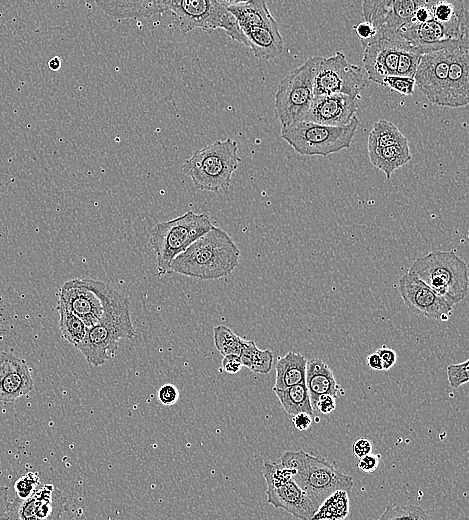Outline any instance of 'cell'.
Listing matches in <instances>:
<instances>
[{
  "label": "cell",
  "mask_w": 469,
  "mask_h": 520,
  "mask_svg": "<svg viewBox=\"0 0 469 520\" xmlns=\"http://www.w3.org/2000/svg\"><path fill=\"white\" fill-rule=\"evenodd\" d=\"M421 56L419 46L404 41L399 52L396 76L414 78Z\"/></svg>",
  "instance_id": "1f68e13d"
},
{
  "label": "cell",
  "mask_w": 469,
  "mask_h": 520,
  "mask_svg": "<svg viewBox=\"0 0 469 520\" xmlns=\"http://www.w3.org/2000/svg\"><path fill=\"white\" fill-rule=\"evenodd\" d=\"M106 14L119 19L149 17L168 11V0L96 1Z\"/></svg>",
  "instance_id": "cb8c5ba5"
},
{
  "label": "cell",
  "mask_w": 469,
  "mask_h": 520,
  "mask_svg": "<svg viewBox=\"0 0 469 520\" xmlns=\"http://www.w3.org/2000/svg\"><path fill=\"white\" fill-rule=\"evenodd\" d=\"M457 42L445 40L419 46L422 56L414 75L415 85L430 102L438 106H441L449 65Z\"/></svg>",
  "instance_id": "4fadbf2b"
},
{
  "label": "cell",
  "mask_w": 469,
  "mask_h": 520,
  "mask_svg": "<svg viewBox=\"0 0 469 520\" xmlns=\"http://www.w3.org/2000/svg\"><path fill=\"white\" fill-rule=\"evenodd\" d=\"M312 416L308 413L301 412L292 416V423L299 431H306L312 424Z\"/></svg>",
  "instance_id": "c3c4849f"
},
{
  "label": "cell",
  "mask_w": 469,
  "mask_h": 520,
  "mask_svg": "<svg viewBox=\"0 0 469 520\" xmlns=\"http://www.w3.org/2000/svg\"><path fill=\"white\" fill-rule=\"evenodd\" d=\"M280 464L291 469L293 480L318 505L337 490L350 494L354 484L352 477L339 472L323 457L303 450L285 451Z\"/></svg>",
  "instance_id": "8992f818"
},
{
  "label": "cell",
  "mask_w": 469,
  "mask_h": 520,
  "mask_svg": "<svg viewBox=\"0 0 469 520\" xmlns=\"http://www.w3.org/2000/svg\"><path fill=\"white\" fill-rule=\"evenodd\" d=\"M358 124L356 116L340 127L301 121L281 128V137L301 155L327 156L350 147Z\"/></svg>",
  "instance_id": "9c48e42d"
},
{
  "label": "cell",
  "mask_w": 469,
  "mask_h": 520,
  "mask_svg": "<svg viewBox=\"0 0 469 520\" xmlns=\"http://www.w3.org/2000/svg\"><path fill=\"white\" fill-rule=\"evenodd\" d=\"M135 335L129 299L120 292L101 321L88 328L85 338L76 348L89 364L98 367L115 357L120 340Z\"/></svg>",
  "instance_id": "277c9868"
},
{
  "label": "cell",
  "mask_w": 469,
  "mask_h": 520,
  "mask_svg": "<svg viewBox=\"0 0 469 520\" xmlns=\"http://www.w3.org/2000/svg\"><path fill=\"white\" fill-rule=\"evenodd\" d=\"M368 78L361 67L346 60L343 52L322 57L314 78L313 94H343L353 99L367 87Z\"/></svg>",
  "instance_id": "7c38bea8"
},
{
  "label": "cell",
  "mask_w": 469,
  "mask_h": 520,
  "mask_svg": "<svg viewBox=\"0 0 469 520\" xmlns=\"http://www.w3.org/2000/svg\"><path fill=\"white\" fill-rule=\"evenodd\" d=\"M227 8L241 30L249 27L278 26L265 1H228Z\"/></svg>",
  "instance_id": "603a6c76"
},
{
  "label": "cell",
  "mask_w": 469,
  "mask_h": 520,
  "mask_svg": "<svg viewBox=\"0 0 469 520\" xmlns=\"http://www.w3.org/2000/svg\"><path fill=\"white\" fill-rule=\"evenodd\" d=\"M213 226L207 214L193 211L154 225L148 240L155 254L158 274L170 273L171 262Z\"/></svg>",
  "instance_id": "5b68a950"
},
{
  "label": "cell",
  "mask_w": 469,
  "mask_h": 520,
  "mask_svg": "<svg viewBox=\"0 0 469 520\" xmlns=\"http://www.w3.org/2000/svg\"><path fill=\"white\" fill-rule=\"evenodd\" d=\"M33 386L29 367L13 372L0 382V401L12 402L31 392Z\"/></svg>",
  "instance_id": "83f0119b"
},
{
  "label": "cell",
  "mask_w": 469,
  "mask_h": 520,
  "mask_svg": "<svg viewBox=\"0 0 469 520\" xmlns=\"http://www.w3.org/2000/svg\"><path fill=\"white\" fill-rule=\"evenodd\" d=\"M157 397L161 404L171 406L178 401L179 391L175 385L166 383L159 388Z\"/></svg>",
  "instance_id": "60d3db41"
},
{
  "label": "cell",
  "mask_w": 469,
  "mask_h": 520,
  "mask_svg": "<svg viewBox=\"0 0 469 520\" xmlns=\"http://www.w3.org/2000/svg\"><path fill=\"white\" fill-rule=\"evenodd\" d=\"M59 330L62 338L74 345H79L86 336L87 326L73 313L58 303Z\"/></svg>",
  "instance_id": "4dcf8cb0"
},
{
  "label": "cell",
  "mask_w": 469,
  "mask_h": 520,
  "mask_svg": "<svg viewBox=\"0 0 469 520\" xmlns=\"http://www.w3.org/2000/svg\"><path fill=\"white\" fill-rule=\"evenodd\" d=\"M305 385L309 393L312 409L319 396L331 395L337 399L342 390L331 368L319 358L307 360Z\"/></svg>",
  "instance_id": "44dd1931"
},
{
  "label": "cell",
  "mask_w": 469,
  "mask_h": 520,
  "mask_svg": "<svg viewBox=\"0 0 469 520\" xmlns=\"http://www.w3.org/2000/svg\"><path fill=\"white\" fill-rule=\"evenodd\" d=\"M419 0H366L362 2L364 21L377 31V40L399 36L418 6Z\"/></svg>",
  "instance_id": "5bb4252c"
},
{
  "label": "cell",
  "mask_w": 469,
  "mask_h": 520,
  "mask_svg": "<svg viewBox=\"0 0 469 520\" xmlns=\"http://www.w3.org/2000/svg\"><path fill=\"white\" fill-rule=\"evenodd\" d=\"M398 290L404 303L417 314L440 321H447L451 315L452 306L408 272L399 279Z\"/></svg>",
  "instance_id": "2e32d148"
},
{
  "label": "cell",
  "mask_w": 469,
  "mask_h": 520,
  "mask_svg": "<svg viewBox=\"0 0 469 520\" xmlns=\"http://www.w3.org/2000/svg\"><path fill=\"white\" fill-rule=\"evenodd\" d=\"M239 257L240 250L230 235L213 226L171 262L169 271L199 280H216L231 274Z\"/></svg>",
  "instance_id": "6da1fadb"
},
{
  "label": "cell",
  "mask_w": 469,
  "mask_h": 520,
  "mask_svg": "<svg viewBox=\"0 0 469 520\" xmlns=\"http://www.w3.org/2000/svg\"><path fill=\"white\" fill-rule=\"evenodd\" d=\"M262 475L269 504L284 509L299 520H312L319 505L296 484L291 469L266 461L262 466Z\"/></svg>",
  "instance_id": "8fae6325"
},
{
  "label": "cell",
  "mask_w": 469,
  "mask_h": 520,
  "mask_svg": "<svg viewBox=\"0 0 469 520\" xmlns=\"http://www.w3.org/2000/svg\"><path fill=\"white\" fill-rule=\"evenodd\" d=\"M367 364L372 370L382 371V361L377 352H373L367 356Z\"/></svg>",
  "instance_id": "f907efd6"
},
{
  "label": "cell",
  "mask_w": 469,
  "mask_h": 520,
  "mask_svg": "<svg viewBox=\"0 0 469 520\" xmlns=\"http://www.w3.org/2000/svg\"><path fill=\"white\" fill-rule=\"evenodd\" d=\"M273 364V353L272 351L266 349L261 350L259 348L256 349L249 370L258 374H268L272 369Z\"/></svg>",
  "instance_id": "d590c367"
},
{
  "label": "cell",
  "mask_w": 469,
  "mask_h": 520,
  "mask_svg": "<svg viewBox=\"0 0 469 520\" xmlns=\"http://www.w3.org/2000/svg\"><path fill=\"white\" fill-rule=\"evenodd\" d=\"M249 47L255 57L272 59L283 52L284 42L279 27H249L242 29Z\"/></svg>",
  "instance_id": "7402d4cb"
},
{
  "label": "cell",
  "mask_w": 469,
  "mask_h": 520,
  "mask_svg": "<svg viewBox=\"0 0 469 520\" xmlns=\"http://www.w3.org/2000/svg\"><path fill=\"white\" fill-rule=\"evenodd\" d=\"M65 502L57 487L41 484L30 497L10 501L6 520H60Z\"/></svg>",
  "instance_id": "9a60e30c"
},
{
  "label": "cell",
  "mask_w": 469,
  "mask_h": 520,
  "mask_svg": "<svg viewBox=\"0 0 469 520\" xmlns=\"http://www.w3.org/2000/svg\"><path fill=\"white\" fill-rule=\"evenodd\" d=\"M28 367L25 360L8 352H0V382L9 374Z\"/></svg>",
  "instance_id": "8d00e7d4"
},
{
  "label": "cell",
  "mask_w": 469,
  "mask_h": 520,
  "mask_svg": "<svg viewBox=\"0 0 469 520\" xmlns=\"http://www.w3.org/2000/svg\"><path fill=\"white\" fill-rule=\"evenodd\" d=\"M237 151V143L231 138L214 141L193 152L181 166V172L199 190L227 192L232 174L241 161Z\"/></svg>",
  "instance_id": "3957f363"
},
{
  "label": "cell",
  "mask_w": 469,
  "mask_h": 520,
  "mask_svg": "<svg viewBox=\"0 0 469 520\" xmlns=\"http://www.w3.org/2000/svg\"><path fill=\"white\" fill-rule=\"evenodd\" d=\"M380 457L379 454L370 453L360 458L357 466L364 473H373L378 468Z\"/></svg>",
  "instance_id": "7bdbcfd3"
},
{
  "label": "cell",
  "mask_w": 469,
  "mask_h": 520,
  "mask_svg": "<svg viewBox=\"0 0 469 520\" xmlns=\"http://www.w3.org/2000/svg\"><path fill=\"white\" fill-rule=\"evenodd\" d=\"M307 359L300 353L288 352L279 357L275 365V383L273 388L286 389L305 383Z\"/></svg>",
  "instance_id": "d4e9b609"
},
{
  "label": "cell",
  "mask_w": 469,
  "mask_h": 520,
  "mask_svg": "<svg viewBox=\"0 0 469 520\" xmlns=\"http://www.w3.org/2000/svg\"><path fill=\"white\" fill-rule=\"evenodd\" d=\"M227 6L228 1L168 0V11L172 13L177 30L190 32L200 28L212 32L221 28L232 40L247 46V40Z\"/></svg>",
  "instance_id": "52a82bcc"
},
{
  "label": "cell",
  "mask_w": 469,
  "mask_h": 520,
  "mask_svg": "<svg viewBox=\"0 0 469 520\" xmlns=\"http://www.w3.org/2000/svg\"><path fill=\"white\" fill-rule=\"evenodd\" d=\"M40 477L37 472H28L19 477L14 483L16 498L26 499L33 495L40 487Z\"/></svg>",
  "instance_id": "e575fe53"
},
{
  "label": "cell",
  "mask_w": 469,
  "mask_h": 520,
  "mask_svg": "<svg viewBox=\"0 0 469 520\" xmlns=\"http://www.w3.org/2000/svg\"><path fill=\"white\" fill-rule=\"evenodd\" d=\"M283 409L290 416L305 412L313 416L309 393L305 383L297 384L286 389L272 388Z\"/></svg>",
  "instance_id": "4316f807"
},
{
  "label": "cell",
  "mask_w": 469,
  "mask_h": 520,
  "mask_svg": "<svg viewBox=\"0 0 469 520\" xmlns=\"http://www.w3.org/2000/svg\"><path fill=\"white\" fill-rule=\"evenodd\" d=\"M432 19L442 26L448 40H469L468 0H427Z\"/></svg>",
  "instance_id": "ffe728a7"
},
{
  "label": "cell",
  "mask_w": 469,
  "mask_h": 520,
  "mask_svg": "<svg viewBox=\"0 0 469 520\" xmlns=\"http://www.w3.org/2000/svg\"><path fill=\"white\" fill-rule=\"evenodd\" d=\"M412 274L450 306L468 295V266L455 251H432L413 261Z\"/></svg>",
  "instance_id": "7a4b0ae2"
},
{
  "label": "cell",
  "mask_w": 469,
  "mask_h": 520,
  "mask_svg": "<svg viewBox=\"0 0 469 520\" xmlns=\"http://www.w3.org/2000/svg\"><path fill=\"white\" fill-rule=\"evenodd\" d=\"M257 348L258 347L254 341L244 339L241 351L238 355L242 366L249 368L252 357Z\"/></svg>",
  "instance_id": "ee69618b"
},
{
  "label": "cell",
  "mask_w": 469,
  "mask_h": 520,
  "mask_svg": "<svg viewBox=\"0 0 469 520\" xmlns=\"http://www.w3.org/2000/svg\"><path fill=\"white\" fill-rule=\"evenodd\" d=\"M406 141V136L393 123L380 119L374 123L369 133L367 148H385Z\"/></svg>",
  "instance_id": "f546056e"
},
{
  "label": "cell",
  "mask_w": 469,
  "mask_h": 520,
  "mask_svg": "<svg viewBox=\"0 0 469 520\" xmlns=\"http://www.w3.org/2000/svg\"><path fill=\"white\" fill-rule=\"evenodd\" d=\"M368 156L371 164L383 171L387 178L412 157L408 141L385 148L368 149Z\"/></svg>",
  "instance_id": "484cf974"
},
{
  "label": "cell",
  "mask_w": 469,
  "mask_h": 520,
  "mask_svg": "<svg viewBox=\"0 0 469 520\" xmlns=\"http://www.w3.org/2000/svg\"><path fill=\"white\" fill-rule=\"evenodd\" d=\"M48 66L53 71L59 70L61 67V59L58 56L51 58L48 62Z\"/></svg>",
  "instance_id": "816d5d0a"
},
{
  "label": "cell",
  "mask_w": 469,
  "mask_h": 520,
  "mask_svg": "<svg viewBox=\"0 0 469 520\" xmlns=\"http://www.w3.org/2000/svg\"><path fill=\"white\" fill-rule=\"evenodd\" d=\"M9 504V488L6 486H0V520L7 519Z\"/></svg>",
  "instance_id": "681fc988"
},
{
  "label": "cell",
  "mask_w": 469,
  "mask_h": 520,
  "mask_svg": "<svg viewBox=\"0 0 469 520\" xmlns=\"http://www.w3.org/2000/svg\"><path fill=\"white\" fill-rule=\"evenodd\" d=\"M356 99L343 94L315 96L304 121L340 127L350 123L357 112Z\"/></svg>",
  "instance_id": "d6986e66"
},
{
  "label": "cell",
  "mask_w": 469,
  "mask_h": 520,
  "mask_svg": "<svg viewBox=\"0 0 469 520\" xmlns=\"http://www.w3.org/2000/svg\"><path fill=\"white\" fill-rule=\"evenodd\" d=\"M354 30L356 32V35L360 39L363 47L377 40L376 29L366 21H363L358 25L354 26Z\"/></svg>",
  "instance_id": "ab89813d"
},
{
  "label": "cell",
  "mask_w": 469,
  "mask_h": 520,
  "mask_svg": "<svg viewBox=\"0 0 469 520\" xmlns=\"http://www.w3.org/2000/svg\"><path fill=\"white\" fill-rule=\"evenodd\" d=\"M336 408V398L331 395H321L317 398L313 410H317L319 413L327 415L333 412Z\"/></svg>",
  "instance_id": "b9f144b4"
},
{
  "label": "cell",
  "mask_w": 469,
  "mask_h": 520,
  "mask_svg": "<svg viewBox=\"0 0 469 520\" xmlns=\"http://www.w3.org/2000/svg\"><path fill=\"white\" fill-rule=\"evenodd\" d=\"M375 352L380 356L383 370H389L395 365L397 354L393 349L381 346Z\"/></svg>",
  "instance_id": "f6af8a7d"
},
{
  "label": "cell",
  "mask_w": 469,
  "mask_h": 520,
  "mask_svg": "<svg viewBox=\"0 0 469 520\" xmlns=\"http://www.w3.org/2000/svg\"><path fill=\"white\" fill-rule=\"evenodd\" d=\"M377 520H429L424 509L412 504L387 505Z\"/></svg>",
  "instance_id": "836d02e7"
},
{
  "label": "cell",
  "mask_w": 469,
  "mask_h": 520,
  "mask_svg": "<svg viewBox=\"0 0 469 520\" xmlns=\"http://www.w3.org/2000/svg\"><path fill=\"white\" fill-rule=\"evenodd\" d=\"M353 454L356 458H362L372 452V444L366 438H359L353 443Z\"/></svg>",
  "instance_id": "7dc6e473"
},
{
  "label": "cell",
  "mask_w": 469,
  "mask_h": 520,
  "mask_svg": "<svg viewBox=\"0 0 469 520\" xmlns=\"http://www.w3.org/2000/svg\"><path fill=\"white\" fill-rule=\"evenodd\" d=\"M469 102V40L454 47L444 87L441 106L457 108Z\"/></svg>",
  "instance_id": "e0dca14e"
},
{
  "label": "cell",
  "mask_w": 469,
  "mask_h": 520,
  "mask_svg": "<svg viewBox=\"0 0 469 520\" xmlns=\"http://www.w3.org/2000/svg\"><path fill=\"white\" fill-rule=\"evenodd\" d=\"M383 86H387L393 91H396L404 96H410L414 92L415 80L409 77L388 76L383 82Z\"/></svg>",
  "instance_id": "f35d334b"
},
{
  "label": "cell",
  "mask_w": 469,
  "mask_h": 520,
  "mask_svg": "<svg viewBox=\"0 0 469 520\" xmlns=\"http://www.w3.org/2000/svg\"><path fill=\"white\" fill-rule=\"evenodd\" d=\"M349 514V493L337 490L318 507L312 520H344Z\"/></svg>",
  "instance_id": "f1b7e54d"
},
{
  "label": "cell",
  "mask_w": 469,
  "mask_h": 520,
  "mask_svg": "<svg viewBox=\"0 0 469 520\" xmlns=\"http://www.w3.org/2000/svg\"><path fill=\"white\" fill-rule=\"evenodd\" d=\"M222 369L229 374L238 373L243 367L239 356L237 355H227L224 356L221 362Z\"/></svg>",
  "instance_id": "bcb514c9"
},
{
  "label": "cell",
  "mask_w": 469,
  "mask_h": 520,
  "mask_svg": "<svg viewBox=\"0 0 469 520\" xmlns=\"http://www.w3.org/2000/svg\"><path fill=\"white\" fill-rule=\"evenodd\" d=\"M321 59V56L307 59L280 81L274 107L281 128L305 120L314 98V78Z\"/></svg>",
  "instance_id": "ba28073f"
},
{
  "label": "cell",
  "mask_w": 469,
  "mask_h": 520,
  "mask_svg": "<svg viewBox=\"0 0 469 520\" xmlns=\"http://www.w3.org/2000/svg\"><path fill=\"white\" fill-rule=\"evenodd\" d=\"M469 360L447 367V378L452 388H458L469 381Z\"/></svg>",
  "instance_id": "74e56055"
},
{
  "label": "cell",
  "mask_w": 469,
  "mask_h": 520,
  "mask_svg": "<svg viewBox=\"0 0 469 520\" xmlns=\"http://www.w3.org/2000/svg\"><path fill=\"white\" fill-rule=\"evenodd\" d=\"M405 40L400 36L380 38L364 47L362 62L368 80L382 85L388 76H395L399 52Z\"/></svg>",
  "instance_id": "ac0fdd59"
},
{
  "label": "cell",
  "mask_w": 469,
  "mask_h": 520,
  "mask_svg": "<svg viewBox=\"0 0 469 520\" xmlns=\"http://www.w3.org/2000/svg\"><path fill=\"white\" fill-rule=\"evenodd\" d=\"M119 291L93 279H71L60 288L58 303L90 328L101 321Z\"/></svg>",
  "instance_id": "30bf717a"
},
{
  "label": "cell",
  "mask_w": 469,
  "mask_h": 520,
  "mask_svg": "<svg viewBox=\"0 0 469 520\" xmlns=\"http://www.w3.org/2000/svg\"><path fill=\"white\" fill-rule=\"evenodd\" d=\"M213 339L216 349L223 355H239L244 338L236 335L230 328L218 325L213 329Z\"/></svg>",
  "instance_id": "d6a6232c"
}]
</instances>
